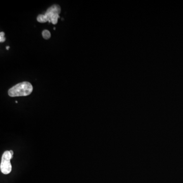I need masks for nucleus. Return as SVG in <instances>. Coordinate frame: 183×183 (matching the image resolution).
Instances as JSON below:
<instances>
[{"label":"nucleus","mask_w":183,"mask_h":183,"mask_svg":"<svg viewBox=\"0 0 183 183\" xmlns=\"http://www.w3.org/2000/svg\"><path fill=\"white\" fill-rule=\"evenodd\" d=\"M10 151V153H11V155H12V156L13 157V151L10 150V151Z\"/></svg>","instance_id":"nucleus-6"},{"label":"nucleus","mask_w":183,"mask_h":183,"mask_svg":"<svg viewBox=\"0 0 183 183\" xmlns=\"http://www.w3.org/2000/svg\"><path fill=\"white\" fill-rule=\"evenodd\" d=\"M42 34V36L45 39H48L51 37V34L50 33V32L47 30H45L44 31H43Z\"/></svg>","instance_id":"nucleus-4"},{"label":"nucleus","mask_w":183,"mask_h":183,"mask_svg":"<svg viewBox=\"0 0 183 183\" xmlns=\"http://www.w3.org/2000/svg\"><path fill=\"white\" fill-rule=\"evenodd\" d=\"M32 85L27 81L20 82L10 88L8 94L10 97H20L29 95L33 91Z\"/></svg>","instance_id":"nucleus-2"},{"label":"nucleus","mask_w":183,"mask_h":183,"mask_svg":"<svg viewBox=\"0 0 183 183\" xmlns=\"http://www.w3.org/2000/svg\"><path fill=\"white\" fill-rule=\"evenodd\" d=\"M61 9L58 5H53L48 8L44 14L39 15L37 20L41 23L51 22L53 24H56L60 18L59 14L61 13Z\"/></svg>","instance_id":"nucleus-1"},{"label":"nucleus","mask_w":183,"mask_h":183,"mask_svg":"<svg viewBox=\"0 0 183 183\" xmlns=\"http://www.w3.org/2000/svg\"><path fill=\"white\" fill-rule=\"evenodd\" d=\"M5 33L3 32H1L0 33V42H4L5 41L6 38L4 37Z\"/></svg>","instance_id":"nucleus-5"},{"label":"nucleus","mask_w":183,"mask_h":183,"mask_svg":"<svg viewBox=\"0 0 183 183\" xmlns=\"http://www.w3.org/2000/svg\"><path fill=\"white\" fill-rule=\"evenodd\" d=\"M9 48H10V47H9V46H7V47H6V49H7V50H8L9 49Z\"/></svg>","instance_id":"nucleus-7"},{"label":"nucleus","mask_w":183,"mask_h":183,"mask_svg":"<svg viewBox=\"0 0 183 183\" xmlns=\"http://www.w3.org/2000/svg\"><path fill=\"white\" fill-rule=\"evenodd\" d=\"M10 152L9 151H7L4 152L2 157V160L1 162L0 169L1 172L5 174H8L11 172L12 170L10 160L12 158Z\"/></svg>","instance_id":"nucleus-3"}]
</instances>
